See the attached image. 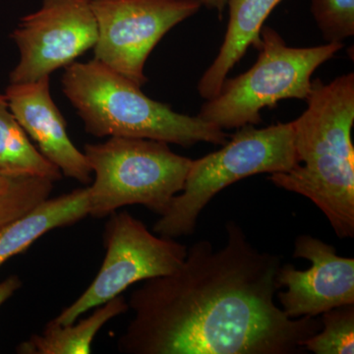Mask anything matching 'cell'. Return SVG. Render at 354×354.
Returning <instances> with one entry per match:
<instances>
[{
	"instance_id": "obj_1",
	"label": "cell",
	"mask_w": 354,
	"mask_h": 354,
	"mask_svg": "<svg viewBox=\"0 0 354 354\" xmlns=\"http://www.w3.org/2000/svg\"><path fill=\"white\" fill-rule=\"evenodd\" d=\"M225 230L223 248L197 241L179 270L133 291L128 306L134 316L118 339L120 353H302L321 320L286 316L274 302L281 257L256 248L234 221Z\"/></svg>"
},
{
	"instance_id": "obj_2",
	"label": "cell",
	"mask_w": 354,
	"mask_h": 354,
	"mask_svg": "<svg viewBox=\"0 0 354 354\" xmlns=\"http://www.w3.org/2000/svg\"><path fill=\"white\" fill-rule=\"evenodd\" d=\"M307 109L291 121L298 165L269 180L308 198L339 239L354 237V74L312 81Z\"/></svg>"
},
{
	"instance_id": "obj_3",
	"label": "cell",
	"mask_w": 354,
	"mask_h": 354,
	"mask_svg": "<svg viewBox=\"0 0 354 354\" xmlns=\"http://www.w3.org/2000/svg\"><path fill=\"white\" fill-rule=\"evenodd\" d=\"M62 83L86 131L95 137L150 139L184 148L199 142L221 146L227 142L223 130L153 101L138 85L95 58L67 65Z\"/></svg>"
},
{
	"instance_id": "obj_4",
	"label": "cell",
	"mask_w": 354,
	"mask_h": 354,
	"mask_svg": "<svg viewBox=\"0 0 354 354\" xmlns=\"http://www.w3.org/2000/svg\"><path fill=\"white\" fill-rule=\"evenodd\" d=\"M84 153L95 174L88 186V216L97 218L128 205L165 215L183 191L193 162L165 142L127 137L87 144Z\"/></svg>"
},
{
	"instance_id": "obj_5",
	"label": "cell",
	"mask_w": 354,
	"mask_h": 354,
	"mask_svg": "<svg viewBox=\"0 0 354 354\" xmlns=\"http://www.w3.org/2000/svg\"><path fill=\"white\" fill-rule=\"evenodd\" d=\"M298 165L292 123L239 128L220 150L193 160L183 191L153 232L169 239L192 234L203 209L227 186L255 174L288 172Z\"/></svg>"
},
{
	"instance_id": "obj_6",
	"label": "cell",
	"mask_w": 354,
	"mask_h": 354,
	"mask_svg": "<svg viewBox=\"0 0 354 354\" xmlns=\"http://www.w3.org/2000/svg\"><path fill=\"white\" fill-rule=\"evenodd\" d=\"M257 62L245 73L225 79L220 92L200 111L203 120L221 130L262 122L261 111L281 100L306 101L315 70L344 48L327 43L313 48H291L279 32L263 26Z\"/></svg>"
},
{
	"instance_id": "obj_7",
	"label": "cell",
	"mask_w": 354,
	"mask_h": 354,
	"mask_svg": "<svg viewBox=\"0 0 354 354\" xmlns=\"http://www.w3.org/2000/svg\"><path fill=\"white\" fill-rule=\"evenodd\" d=\"M106 256L87 290L55 318L62 325L76 322L84 313L120 297L129 286L174 274L183 266L187 247L155 235L127 211L109 215L104 230Z\"/></svg>"
},
{
	"instance_id": "obj_8",
	"label": "cell",
	"mask_w": 354,
	"mask_h": 354,
	"mask_svg": "<svg viewBox=\"0 0 354 354\" xmlns=\"http://www.w3.org/2000/svg\"><path fill=\"white\" fill-rule=\"evenodd\" d=\"M97 25L95 59L139 87L149 55L167 32L201 8L197 0H91Z\"/></svg>"
},
{
	"instance_id": "obj_9",
	"label": "cell",
	"mask_w": 354,
	"mask_h": 354,
	"mask_svg": "<svg viewBox=\"0 0 354 354\" xmlns=\"http://www.w3.org/2000/svg\"><path fill=\"white\" fill-rule=\"evenodd\" d=\"M20 60L9 75L10 84L50 76L94 48L97 25L91 0H41L36 12L21 19L11 34Z\"/></svg>"
},
{
	"instance_id": "obj_10",
	"label": "cell",
	"mask_w": 354,
	"mask_h": 354,
	"mask_svg": "<svg viewBox=\"0 0 354 354\" xmlns=\"http://www.w3.org/2000/svg\"><path fill=\"white\" fill-rule=\"evenodd\" d=\"M293 257L311 263L308 270L281 265L277 274L281 310L291 319L317 317L335 307L354 304V259L337 255L330 244L311 235H299Z\"/></svg>"
},
{
	"instance_id": "obj_11",
	"label": "cell",
	"mask_w": 354,
	"mask_h": 354,
	"mask_svg": "<svg viewBox=\"0 0 354 354\" xmlns=\"http://www.w3.org/2000/svg\"><path fill=\"white\" fill-rule=\"evenodd\" d=\"M4 95L29 138L62 176L86 185L92 183L93 172L85 153L70 140L66 121L51 97L50 76L32 82L10 84Z\"/></svg>"
},
{
	"instance_id": "obj_12",
	"label": "cell",
	"mask_w": 354,
	"mask_h": 354,
	"mask_svg": "<svg viewBox=\"0 0 354 354\" xmlns=\"http://www.w3.org/2000/svg\"><path fill=\"white\" fill-rule=\"evenodd\" d=\"M283 0H228L230 20L223 43L211 66L198 84V92L205 100L213 99L234 65L243 57L249 46L258 50L260 32L266 19Z\"/></svg>"
},
{
	"instance_id": "obj_13",
	"label": "cell",
	"mask_w": 354,
	"mask_h": 354,
	"mask_svg": "<svg viewBox=\"0 0 354 354\" xmlns=\"http://www.w3.org/2000/svg\"><path fill=\"white\" fill-rule=\"evenodd\" d=\"M88 216V187L48 198L27 214L0 227V266L24 252L39 237Z\"/></svg>"
},
{
	"instance_id": "obj_14",
	"label": "cell",
	"mask_w": 354,
	"mask_h": 354,
	"mask_svg": "<svg viewBox=\"0 0 354 354\" xmlns=\"http://www.w3.org/2000/svg\"><path fill=\"white\" fill-rule=\"evenodd\" d=\"M129 306L122 295L95 307L88 318L62 325L57 321L46 324L43 334L32 335L22 342L17 353L22 354H88L99 330L111 319L128 311Z\"/></svg>"
},
{
	"instance_id": "obj_15",
	"label": "cell",
	"mask_w": 354,
	"mask_h": 354,
	"mask_svg": "<svg viewBox=\"0 0 354 354\" xmlns=\"http://www.w3.org/2000/svg\"><path fill=\"white\" fill-rule=\"evenodd\" d=\"M0 171L28 174L55 183L62 172L32 145L16 120L6 95L0 94Z\"/></svg>"
},
{
	"instance_id": "obj_16",
	"label": "cell",
	"mask_w": 354,
	"mask_h": 354,
	"mask_svg": "<svg viewBox=\"0 0 354 354\" xmlns=\"http://www.w3.org/2000/svg\"><path fill=\"white\" fill-rule=\"evenodd\" d=\"M53 183L32 174L0 171V227L48 199Z\"/></svg>"
},
{
	"instance_id": "obj_17",
	"label": "cell",
	"mask_w": 354,
	"mask_h": 354,
	"mask_svg": "<svg viewBox=\"0 0 354 354\" xmlns=\"http://www.w3.org/2000/svg\"><path fill=\"white\" fill-rule=\"evenodd\" d=\"M322 327L304 342L315 354L354 353V304L335 307L321 314Z\"/></svg>"
},
{
	"instance_id": "obj_18",
	"label": "cell",
	"mask_w": 354,
	"mask_h": 354,
	"mask_svg": "<svg viewBox=\"0 0 354 354\" xmlns=\"http://www.w3.org/2000/svg\"><path fill=\"white\" fill-rule=\"evenodd\" d=\"M311 12L328 43L354 35V0H311Z\"/></svg>"
},
{
	"instance_id": "obj_19",
	"label": "cell",
	"mask_w": 354,
	"mask_h": 354,
	"mask_svg": "<svg viewBox=\"0 0 354 354\" xmlns=\"http://www.w3.org/2000/svg\"><path fill=\"white\" fill-rule=\"evenodd\" d=\"M22 286V281L16 274L8 277L0 283V306L7 301Z\"/></svg>"
},
{
	"instance_id": "obj_20",
	"label": "cell",
	"mask_w": 354,
	"mask_h": 354,
	"mask_svg": "<svg viewBox=\"0 0 354 354\" xmlns=\"http://www.w3.org/2000/svg\"><path fill=\"white\" fill-rule=\"evenodd\" d=\"M197 1L201 4V6H205L211 10H216L220 14L221 17L225 7L227 6L228 0H197Z\"/></svg>"
}]
</instances>
